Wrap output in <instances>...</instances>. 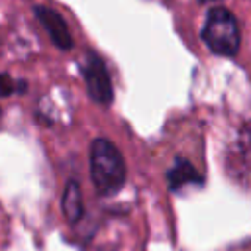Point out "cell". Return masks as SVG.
I'll use <instances>...</instances> for the list:
<instances>
[{
	"label": "cell",
	"instance_id": "cell-3",
	"mask_svg": "<svg viewBox=\"0 0 251 251\" xmlns=\"http://www.w3.org/2000/svg\"><path fill=\"white\" fill-rule=\"evenodd\" d=\"M82 75H84V82H86L90 98L104 106L110 104L114 98V88H112V80H110V75L102 59H98L96 55H88L82 65Z\"/></svg>",
	"mask_w": 251,
	"mask_h": 251
},
{
	"label": "cell",
	"instance_id": "cell-9",
	"mask_svg": "<svg viewBox=\"0 0 251 251\" xmlns=\"http://www.w3.org/2000/svg\"><path fill=\"white\" fill-rule=\"evenodd\" d=\"M0 118H2V110H0Z\"/></svg>",
	"mask_w": 251,
	"mask_h": 251
},
{
	"label": "cell",
	"instance_id": "cell-8",
	"mask_svg": "<svg viewBox=\"0 0 251 251\" xmlns=\"http://www.w3.org/2000/svg\"><path fill=\"white\" fill-rule=\"evenodd\" d=\"M200 2H214V0H200Z\"/></svg>",
	"mask_w": 251,
	"mask_h": 251
},
{
	"label": "cell",
	"instance_id": "cell-2",
	"mask_svg": "<svg viewBox=\"0 0 251 251\" xmlns=\"http://www.w3.org/2000/svg\"><path fill=\"white\" fill-rule=\"evenodd\" d=\"M202 39L216 55L233 57L239 51V27L233 14L226 8H212L206 16Z\"/></svg>",
	"mask_w": 251,
	"mask_h": 251
},
{
	"label": "cell",
	"instance_id": "cell-5",
	"mask_svg": "<svg viewBox=\"0 0 251 251\" xmlns=\"http://www.w3.org/2000/svg\"><path fill=\"white\" fill-rule=\"evenodd\" d=\"M82 212H84V204H82L80 186H78V182L69 180L65 186V192H63V214H65L67 222L76 224L82 218Z\"/></svg>",
	"mask_w": 251,
	"mask_h": 251
},
{
	"label": "cell",
	"instance_id": "cell-6",
	"mask_svg": "<svg viewBox=\"0 0 251 251\" xmlns=\"http://www.w3.org/2000/svg\"><path fill=\"white\" fill-rule=\"evenodd\" d=\"M167 182H169V188L171 190H180L182 186L186 184H194V182H200V175L198 171L184 159H178L167 173Z\"/></svg>",
	"mask_w": 251,
	"mask_h": 251
},
{
	"label": "cell",
	"instance_id": "cell-7",
	"mask_svg": "<svg viewBox=\"0 0 251 251\" xmlns=\"http://www.w3.org/2000/svg\"><path fill=\"white\" fill-rule=\"evenodd\" d=\"M24 88H25V84L16 82L10 75H0V96H10L16 90H24Z\"/></svg>",
	"mask_w": 251,
	"mask_h": 251
},
{
	"label": "cell",
	"instance_id": "cell-4",
	"mask_svg": "<svg viewBox=\"0 0 251 251\" xmlns=\"http://www.w3.org/2000/svg\"><path fill=\"white\" fill-rule=\"evenodd\" d=\"M35 16L39 18V22L43 24V27L47 29V33L51 35V41L59 47V49H71L73 47V37L71 31L65 24V20L51 8H35Z\"/></svg>",
	"mask_w": 251,
	"mask_h": 251
},
{
	"label": "cell",
	"instance_id": "cell-1",
	"mask_svg": "<svg viewBox=\"0 0 251 251\" xmlns=\"http://www.w3.org/2000/svg\"><path fill=\"white\" fill-rule=\"evenodd\" d=\"M90 178L94 188L104 194H116L126 182V163L120 149L108 139H94L90 145Z\"/></svg>",
	"mask_w": 251,
	"mask_h": 251
}]
</instances>
